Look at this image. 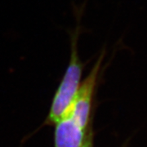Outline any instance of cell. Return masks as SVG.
Segmentation results:
<instances>
[{"label":"cell","instance_id":"6da1fadb","mask_svg":"<svg viewBox=\"0 0 147 147\" xmlns=\"http://www.w3.org/2000/svg\"><path fill=\"white\" fill-rule=\"evenodd\" d=\"M77 24L73 30L69 31L70 40V57L62 79L53 96L52 105L45 123L54 125L60 120L71 107L82 82V74L87 63H84L79 57L78 41L81 33L80 20L83 14V7H74Z\"/></svg>","mask_w":147,"mask_h":147},{"label":"cell","instance_id":"7a4b0ae2","mask_svg":"<svg viewBox=\"0 0 147 147\" xmlns=\"http://www.w3.org/2000/svg\"><path fill=\"white\" fill-rule=\"evenodd\" d=\"M105 54L106 49L105 47H103L94 65L91 69L88 75L84 80H82L72 105L67 112V114L71 116L84 129H88L89 124L95 90L101 73L103 65L102 64Z\"/></svg>","mask_w":147,"mask_h":147},{"label":"cell","instance_id":"3957f363","mask_svg":"<svg viewBox=\"0 0 147 147\" xmlns=\"http://www.w3.org/2000/svg\"><path fill=\"white\" fill-rule=\"evenodd\" d=\"M54 146L81 147L88 129H84L69 114L64 115L55 124Z\"/></svg>","mask_w":147,"mask_h":147},{"label":"cell","instance_id":"277c9868","mask_svg":"<svg viewBox=\"0 0 147 147\" xmlns=\"http://www.w3.org/2000/svg\"><path fill=\"white\" fill-rule=\"evenodd\" d=\"M81 147H93V135L91 128L89 129V131L87 132L86 138Z\"/></svg>","mask_w":147,"mask_h":147}]
</instances>
